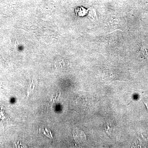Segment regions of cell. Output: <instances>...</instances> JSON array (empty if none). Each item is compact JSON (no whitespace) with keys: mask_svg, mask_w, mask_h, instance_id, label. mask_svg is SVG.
Here are the masks:
<instances>
[{"mask_svg":"<svg viewBox=\"0 0 148 148\" xmlns=\"http://www.w3.org/2000/svg\"><path fill=\"white\" fill-rule=\"evenodd\" d=\"M88 12V10L83 7H79L75 10L76 15L79 17H83Z\"/></svg>","mask_w":148,"mask_h":148,"instance_id":"cell-1","label":"cell"},{"mask_svg":"<svg viewBox=\"0 0 148 148\" xmlns=\"http://www.w3.org/2000/svg\"><path fill=\"white\" fill-rule=\"evenodd\" d=\"M141 52L144 54L145 57H146L148 59V49L145 47H141Z\"/></svg>","mask_w":148,"mask_h":148,"instance_id":"cell-2","label":"cell"}]
</instances>
